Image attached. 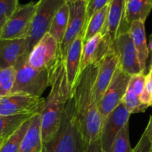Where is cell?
<instances>
[{
    "label": "cell",
    "instance_id": "cell-1",
    "mask_svg": "<svg viewBox=\"0 0 152 152\" xmlns=\"http://www.w3.org/2000/svg\"><path fill=\"white\" fill-rule=\"evenodd\" d=\"M98 65H91L81 72L72 91L77 120L86 144L99 139L102 120L95 96Z\"/></svg>",
    "mask_w": 152,
    "mask_h": 152
},
{
    "label": "cell",
    "instance_id": "cell-2",
    "mask_svg": "<svg viewBox=\"0 0 152 152\" xmlns=\"http://www.w3.org/2000/svg\"><path fill=\"white\" fill-rule=\"evenodd\" d=\"M50 93L40 111L42 142L50 140L57 132L64 108L72 95L67 78L65 60L62 58L50 71Z\"/></svg>",
    "mask_w": 152,
    "mask_h": 152
},
{
    "label": "cell",
    "instance_id": "cell-3",
    "mask_svg": "<svg viewBox=\"0 0 152 152\" xmlns=\"http://www.w3.org/2000/svg\"><path fill=\"white\" fill-rule=\"evenodd\" d=\"M86 142L77 120L73 96L65 105L57 132L42 143V152H85Z\"/></svg>",
    "mask_w": 152,
    "mask_h": 152
},
{
    "label": "cell",
    "instance_id": "cell-4",
    "mask_svg": "<svg viewBox=\"0 0 152 152\" xmlns=\"http://www.w3.org/2000/svg\"><path fill=\"white\" fill-rule=\"evenodd\" d=\"M16 77L11 94H21L41 97L43 92L50 86V71H39L28 63L25 55L14 66Z\"/></svg>",
    "mask_w": 152,
    "mask_h": 152
},
{
    "label": "cell",
    "instance_id": "cell-5",
    "mask_svg": "<svg viewBox=\"0 0 152 152\" xmlns=\"http://www.w3.org/2000/svg\"><path fill=\"white\" fill-rule=\"evenodd\" d=\"M64 0H39L31 27L26 37V56L34 45L49 32L53 17L57 10L65 3Z\"/></svg>",
    "mask_w": 152,
    "mask_h": 152
},
{
    "label": "cell",
    "instance_id": "cell-6",
    "mask_svg": "<svg viewBox=\"0 0 152 152\" xmlns=\"http://www.w3.org/2000/svg\"><path fill=\"white\" fill-rule=\"evenodd\" d=\"M60 58V45L47 33L31 49L28 63L39 71H50Z\"/></svg>",
    "mask_w": 152,
    "mask_h": 152
},
{
    "label": "cell",
    "instance_id": "cell-7",
    "mask_svg": "<svg viewBox=\"0 0 152 152\" xmlns=\"http://www.w3.org/2000/svg\"><path fill=\"white\" fill-rule=\"evenodd\" d=\"M36 9L37 2L34 1L19 4L14 13L7 19L0 39L25 38L31 27Z\"/></svg>",
    "mask_w": 152,
    "mask_h": 152
},
{
    "label": "cell",
    "instance_id": "cell-8",
    "mask_svg": "<svg viewBox=\"0 0 152 152\" xmlns=\"http://www.w3.org/2000/svg\"><path fill=\"white\" fill-rule=\"evenodd\" d=\"M132 76L125 73L120 66L99 102V109L102 123L106 117L120 105L126 93Z\"/></svg>",
    "mask_w": 152,
    "mask_h": 152
},
{
    "label": "cell",
    "instance_id": "cell-9",
    "mask_svg": "<svg viewBox=\"0 0 152 152\" xmlns=\"http://www.w3.org/2000/svg\"><path fill=\"white\" fill-rule=\"evenodd\" d=\"M45 99L21 94L0 96V116L36 114L42 111Z\"/></svg>",
    "mask_w": 152,
    "mask_h": 152
},
{
    "label": "cell",
    "instance_id": "cell-10",
    "mask_svg": "<svg viewBox=\"0 0 152 152\" xmlns=\"http://www.w3.org/2000/svg\"><path fill=\"white\" fill-rule=\"evenodd\" d=\"M67 3L69 6V19L65 37L60 44L61 57L64 60L73 42L83 31H85L87 14L86 0H76Z\"/></svg>",
    "mask_w": 152,
    "mask_h": 152
},
{
    "label": "cell",
    "instance_id": "cell-11",
    "mask_svg": "<svg viewBox=\"0 0 152 152\" xmlns=\"http://www.w3.org/2000/svg\"><path fill=\"white\" fill-rule=\"evenodd\" d=\"M131 113L123 102L120 104L102 123L99 140L105 152H111L117 135L129 123Z\"/></svg>",
    "mask_w": 152,
    "mask_h": 152
},
{
    "label": "cell",
    "instance_id": "cell-12",
    "mask_svg": "<svg viewBox=\"0 0 152 152\" xmlns=\"http://www.w3.org/2000/svg\"><path fill=\"white\" fill-rule=\"evenodd\" d=\"M113 47L118 57L119 66L125 73L134 76L145 72L141 68L137 52L129 31L117 37Z\"/></svg>",
    "mask_w": 152,
    "mask_h": 152
},
{
    "label": "cell",
    "instance_id": "cell-13",
    "mask_svg": "<svg viewBox=\"0 0 152 152\" xmlns=\"http://www.w3.org/2000/svg\"><path fill=\"white\" fill-rule=\"evenodd\" d=\"M126 0H111L108 4L106 24L102 34H107L114 44L117 37L129 31L126 20Z\"/></svg>",
    "mask_w": 152,
    "mask_h": 152
},
{
    "label": "cell",
    "instance_id": "cell-14",
    "mask_svg": "<svg viewBox=\"0 0 152 152\" xmlns=\"http://www.w3.org/2000/svg\"><path fill=\"white\" fill-rule=\"evenodd\" d=\"M118 67V57L114 47H112L98 65V72L94 88L95 96L98 105L111 83Z\"/></svg>",
    "mask_w": 152,
    "mask_h": 152
},
{
    "label": "cell",
    "instance_id": "cell-15",
    "mask_svg": "<svg viewBox=\"0 0 152 152\" xmlns=\"http://www.w3.org/2000/svg\"><path fill=\"white\" fill-rule=\"evenodd\" d=\"M84 32L83 31L71 45L65 59L67 78L71 91L74 89L80 74L82 53L84 45Z\"/></svg>",
    "mask_w": 152,
    "mask_h": 152
},
{
    "label": "cell",
    "instance_id": "cell-16",
    "mask_svg": "<svg viewBox=\"0 0 152 152\" xmlns=\"http://www.w3.org/2000/svg\"><path fill=\"white\" fill-rule=\"evenodd\" d=\"M26 50L25 38L0 39V69L14 67L22 56H27Z\"/></svg>",
    "mask_w": 152,
    "mask_h": 152
},
{
    "label": "cell",
    "instance_id": "cell-17",
    "mask_svg": "<svg viewBox=\"0 0 152 152\" xmlns=\"http://www.w3.org/2000/svg\"><path fill=\"white\" fill-rule=\"evenodd\" d=\"M42 143L41 115L40 113H37L31 117L29 129L18 152H42Z\"/></svg>",
    "mask_w": 152,
    "mask_h": 152
},
{
    "label": "cell",
    "instance_id": "cell-18",
    "mask_svg": "<svg viewBox=\"0 0 152 152\" xmlns=\"http://www.w3.org/2000/svg\"><path fill=\"white\" fill-rule=\"evenodd\" d=\"M129 32L137 52L141 68L142 71H145L146 69L147 60L149 57V51L145 36V22L141 21L134 22L131 25Z\"/></svg>",
    "mask_w": 152,
    "mask_h": 152
},
{
    "label": "cell",
    "instance_id": "cell-19",
    "mask_svg": "<svg viewBox=\"0 0 152 152\" xmlns=\"http://www.w3.org/2000/svg\"><path fill=\"white\" fill-rule=\"evenodd\" d=\"M152 10V0H127L126 3V20L131 26L134 22H145Z\"/></svg>",
    "mask_w": 152,
    "mask_h": 152
},
{
    "label": "cell",
    "instance_id": "cell-20",
    "mask_svg": "<svg viewBox=\"0 0 152 152\" xmlns=\"http://www.w3.org/2000/svg\"><path fill=\"white\" fill-rule=\"evenodd\" d=\"M69 19V6L65 2L57 10L50 25L49 34L59 45L62 43L66 32Z\"/></svg>",
    "mask_w": 152,
    "mask_h": 152
},
{
    "label": "cell",
    "instance_id": "cell-21",
    "mask_svg": "<svg viewBox=\"0 0 152 152\" xmlns=\"http://www.w3.org/2000/svg\"><path fill=\"white\" fill-rule=\"evenodd\" d=\"M108 10V5H107L100 10L95 13L90 18L84 28L85 32L84 37H83L84 42H87L92 37H95L96 34H100V33L102 34L106 24Z\"/></svg>",
    "mask_w": 152,
    "mask_h": 152
},
{
    "label": "cell",
    "instance_id": "cell-22",
    "mask_svg": "<svg viewBox=\"0 0 152 152\" xmlns=\"http://www.w3.org/2000/svg\"><path fill=\"white\" fill-rule=\"evenodd\" d=\"M31 119L23 123L16 132H13L7 138L0 149V152H18L22 140L29 129Z\"/></svg>",
    "mask_w": 152,
    "mask_h": 152
},
{
    "label": "cell",
    "instance_id": "cell-23",
    "mask_svg": "<svg viewBox=\"0 0 152 152\" xmlns=\"http://www.w3.org/2000/svg\"><path fill=\"white\" fill-rule=\"evenodd\" d=\"M34 114H35L0 116V133H13Z\"/></svg>",
    "mask_w": 152,
    "mask_h": 152
},
{
    "label": "cell",
    "instance_id": "cell-24",
    "mask_svg": "<svg viewBox=\"0 0 152 152\" xmlns=\"http://www.w3.org/2000/svg\"><path fill=\"white\" fill-rule=\"evenodd\" d=\"M16 77L14 67L0 69V96L11 94Z\"/></svg>",
    "mask_w": 152,
    "mask_h": 152
},
{
    "label": "cell",
    "instance_id": "cell-25",
    "mask_svg": "<svg viewBox=\"0 0 152 152\" xmlns=\"http://www.w3.org/2000/svg\"><path fill=\"white\" fill-rule=\"evenodd\" d=\"M122 102L124 104L126 109L131 113V114L144 112L148 108V106L141 102L140 99L135 94L134 91L129 86Z\"/></svg>",
    "mask_w": 152,
    "mask_h": 152
},
{
    "label": "cell",
    "instance_id": "cell-26",
    "mask_svg": "<svg viewBox=\"0 0 152 152\" xmlns=\"http://www.w3.org/2000/svg\"><path fill=\"white\" fill-rule=\"evenodd\" d=\"M111 152H133L129 139V123L117 135Z\"/></svg>",
    "mask_w": 152,
    "mask_h": 152
},
{
    "label": "cell",
    "instance_id": "cell-27",
    "mask_svg": "<svg viewBox=\"0 0 152 152\" xmlns=\"http://www.w3.org/2000/svg\"><path fill=\"white\" fill-rule=\"evenodd\" d=\"M140 99L146 106L152 107V65H149L148 72L145 75V89Z\"/></svg>",
    "mask_w": 152,
    "mask_h": 152
},
{
    "label": "cell",
    "instance_id": "cell-28",
    "mask_svg": "<svg viewBox=\"0 0 152 152\" xmlns=\"http://www.w3.org/2000/svg\"><path fill=\"white\" fill-rule=\"evenodd\" d=\"M145 72H142L140 74L132 76L131 77L129 85L132 90L134 91L135 94L140 99L145 89Z\"/></svg>",
    "mask_w": 152,
    "mask_h": 152
},
{
    "label": "cell",
    "instance_id": "cell-29",
    "mask_svg": "<svg viewBox=\"0 0 152 152\" xmlns=\"http://www.w3.org/2000/svg\"><path fill=\"white\" fill-rule=\"evenodd\" d=\"M19 4V0H0V19H8Z\"/></svg>",
    "mask_w": 152,
    "mask_h": 152
},
{
    "label": "cell",
    "instance_id": "cell-30",
    "mask_svg": "<svg viewBox=\"0 0 152 152\" xmlns=\"http://www.w3.org/2000/svg\"><path fill=\"white\" fill-rule=\"evenodd\" d=\"M133 152H152V142L148 129L142 133L139 142L133 148Z\"/></svg>",
    "mask_w": 152,
    "mask_h": 152
},
{
    "label": "cell",
    "instance_id": "cell-31",
    "mask_svg": "<svg viewBox=\"0 0 152 152\" xmlns=\"http://www.w3.org/2000/svg\"><path fill=\"white\" fill-rule=\"evenodd\" d=\"M110 1L111 0H87V14H86V25L95 13L100 10L105 6L108 5Z\"/></svg>",
    "mask_w": 152,
    "mask_h": 152
},
{
    "label": "cell",
    "instance_id": "cell-32",
    "mask_svg": "<svg viewBox=\"0 0 152 152\" xmlns=\"http://www.w3.org/2000/svg\"><path fill=\"white\" fill-rule=\"evenodd\" d=\"M85 152H105L102 148L99 138L86 144Z\"/></svg>",
    "mask_w": 152,
    "mask_h": 152
},
{
    "label": "cell",
    "instance_id": "cell-33",
    "mask_svg": "<svg viewBox=\"0 0 152 152\" xmlns=\"http://www.w3.org/2000/svg\"><path fill=\"white\" fill-rule=\"evenodd\" d=\"M12 134L11 133H0V149H1V148L2 147V145H4L5 141L7 140V138H8Z\"/></svg>",
    "mask_w": 152,
    "mask_h": 152
},
{
    "label": "cell",
    "instance_id": "cell-34",
    "mask_svg": "<svg viewBox=\"0 0 152 152\" xmlns=\"http://www.w3.org/2000/svg\"><path fill=\"white\" fill-rule=\"evenodd\" d=\"M148 51H149V56H150V65H152V34L150 36L149 42H148Z\"/></svg>",
    "mask_w": 152,
    "mask_h": 152
},
{
    "label": "cell",
    "instance_id": "cell-35",
    "mask_svg": "<svg viewBox=\"0 0 152 152\" xmlns=\"http://www.w3.org/2000/svg\"><path fill=\"white\" fill-rule=\"evenodd\" d=\"M7 20V18H3V19H0V37H1V33H2L3 28H4V25H5Z\"/></svg>",
    "mask_w": 152,
    "mask_h": 152
},
{
    "label": "cell",
    "instance_id": "cell-36",
    "mask_svg": "<svg viewBox=\"0 0 152 152\" xmlns=\"http://www.w3.org/2000/svg\"><path fill=\"white\" fill-rule=\"evenodd\" d=\"M147 129H148V132H149L150 136H151V142H152V115L150 117V120L149 122H148V125H147Z\"/></svg>",
    "mask_w": 152,
    "mask_h": 152
},
{
    "label": "cell",
    "instance_id": "cell-37",
    "mask_svg": "<svg viewBox=\"0 0 152 152\" xmlns=\"http://www.w3.org/2000/svg\"><path fill=\"white\" fill-rule=\"evenodd\" d=\"M64 1H65V2H71V1H76V0H64Z\"/></svg>",
    "mask_w": 152,
    "mask_h": 152
},
{
    "label": "cell",
    "instance_id": "cell-38",
    "mask_svg": "<svg viewBox=\"0 0 152 152\" xmlns=\"http://www.w3.org/2000/svg\"><path fill=\"white\" fill-rule=\"evenodd\" d=\"M86 1H87V0H86Z\"/></svg>",
    "mask_w": 152,
    "mask_h": 152
},
{
    "label": "cell",
    "instance_id": "cell-39",
    "mask_svg": "<svg viewBox=\"0 0 152 152\" xmlns=\"http://www.w3.org/2000/svg\"><path fill=\"white\" fill-rule=\"evenodd\" d=\"M126 1H127V0H126Z\"/></svg>",
    "mask_w": 152,
    "mask_h": 152
}]
</instances>
